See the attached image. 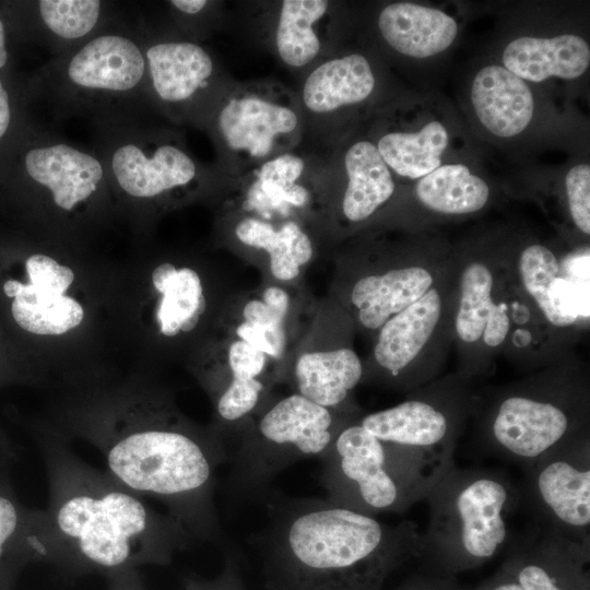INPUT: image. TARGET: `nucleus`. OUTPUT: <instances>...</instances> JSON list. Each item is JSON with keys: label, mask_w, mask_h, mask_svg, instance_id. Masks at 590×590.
Listing matches in <instances>:
<instances>
[{"label": "nucleus", "mask_w": 590, "mask_h": 590, "mask_svg": "<svg viewBox=\"0 0 590 590\" xmlns=\"http://www.w3.org/2000/svg\"><path fill=\"white\" fill-rule=\"evenodd\" d=\"M111 167L120 187L139 198L155 197L186 186L197 175L191 157L169 144L158 146L152 156L134 144L122 145L115 152Z\"/></svg>", "instance_id": "obj_12"}, {"label": "nucleus", "mask_w": 590, "mask_h": 590, "mask_svg": "<svg viewBox=\"0 0 590 590\" xmlns=\"http://www.w3.org/2000/svg\"><path fill=\"white\" fill-rule=\"evenodd\" d=\"M324 0H285L282 2L275 44L281 59L291 67L308 64L320 51L314 25L326 14Z\"/></svg>", "instance_id": "obj_28"}, {"label": "nucleus", "mask_w": 590, "mask_h": 590, "mask_svg": "<svg viewBox=\"0 0 590 590\" xmlns=\"http://www.w3.org/2000/svg\"><path fill=\"white\" fill-rule=\"evenodd\" d=\"M344 165L347 187L342 202L343 213L349 221L361 222L390 199L394 182L377 146L369 141L350 146Z\"/></svg>", "instance_id": "obj_22"}, {"label": "nucleus", "mask_w": 590, "mask_h": 590, "mask_svg": "<svg viewBox=\"0 0 590 590\" xmlns=\"http://www.w3.org/2000/svg\"><path fill=\"white\" fill-rule=\"evenodd\" d=\"M571 219L583 233H590V167L579 164L570 168L565 179Z\"/></svg>", "instance_id": "obj_34"}, {"label": "nucleus", "mask_w": 590, "mask_h": 590, "mask_svg": "<svg viewBox=\"0 0 590 590\" xmlns=\"http://www.w3.org/2000/svg\"><path fill=\"white\" fill-rule=\"evenodd\" d=\"M27 174L47 187L55 203L66 211L86 200L103 177L101 163L67 144L36 148L25 156Z\"/></svg>", "instance_id": "obj_11"}, {"label": "nucleus", "mask_w": 590, "mask_h": 590, "mask_svg": "<svg viewBox=\"0 0 590 590\" xmlns=\"http://www.w3.org/2000/svg\"><path fill=\"white\" fill-rule=\"evenodd\" d=\"M263 384L258 379L232 380L216 398V413L227 423L248 416L258 405Z\"/></svg>", "instance_id": "obj_33"}, {"label": "nucleus", "mask_w": 590, "mask_h": 590, "mask_svg": "<svg viewBox=\"0 0 590 590\" xmlns=\"http://www.w3.org/2000/svg\"><path fill=\"white\" fill-rule=\"evenodd\" d=\"M217 126L231 151L263 160L295 139L299 117L287 95L266 86H250L227 98L219 113Z\"/></svg>", "instance_id": "obj_8"}, {"label": "nucleus", "mask_w": 590, "mask_h": 590, "mask_svg": "<svg viewBox=\"0 0 590 590\" xmlns=\"http://www.w3.org/2000/svg\"><path fill=\"white\" fill-rule=\"evenodd\" d=\"M434 287L429 270L411 266L359 279L351 294L361 323L380 329L394 315L418 300Z\"/></svg>", "instance_id": "obj_16"}, {"label": "nucleus", "mask_w": 590, "mask_h": 590, "mask_svg": "<svg viewBox=\"0 0 590 590\" xmlns=\"http://www.w3.org/2000/svg\"><path fill=\"white\" fill-rule=\"evenodd\" d=\"M0 485V571L31 560L44 562V510H25Z\"/></svg>", "instance_id": "obj_27"}, {"label": "nucleus", "mask_w": 590, "mask_h": 590, "mask_svg": "<svg viewBox=\"0 0 590 590\" xmlns=\"http://www.w3.org/2000/svg\"><path fill=\"white\" fill-rule=\"evenodd\" d=\"M320 459L326 499L335 505L374 516L415 502L390 470L381 440L359 423L344 426Z\"/></svg>", "instance_id": "obj_5"}, {"label": "nucleus", "mask_w": 590, "mask_h": 590, "mask_svg": "<svg viewBox=\"0 0 590 590\" xmlns=\"http://www.w3.org/2000/svg\"><path fill=\"white\" fill-rule=\"evenodd\" d=\"M238 337L266 355L279 358L285 345L283 326L266 327L243 322L237 328Z\"/></svg>", "instance_id": "obj_37"}, {"label": "nucleus", "mask_w": 590, "mask_h": 590, "mask_svg": "<svg viewBox=\"0 0 590 590\" xmlns=\"http://www.w3.org/2000/svg\"><path fill=\"white\" fill-rule=\"evenodd\" d=\"M8 54L5 48V36L2 21L0 20V68L7 62Z\"/></svg>", "instance_id": "obj_49"}, {"label": "nucleus", "mask_w": 590, "mask_h": 590, "mask_svg": "<svg viewBox=\"0 0 590 590\" xmlns=\"http://www.w3.org/2000/svg\"><path fill=\"white\" fill-rule=\"evenodd\" d=\"M16 565L9 566L0 571V590H10L12 571Z\"/></svg>", "instance_id": "obj_47"}, {"label": "nucleus", "mask_w": 590, "mask_h": 590, "mask_svg": "<svg viewBox=\"0 0 590 590\" xmlns=\"http://www.w3.org/2000/svg\"><path fill=\"white\" fill-rule=\"evenodd\" d=\"M259 536L267 590H382L387 578L418 557L410 521L389 524L326 498L268 493Z\"/></svg>", "instance_id": "obj_2"}, {"label": "nucleus", "mask_w": 590, "mask_h": 590, "mask_svg": "<svg viewBox=\"0 0 590 590\" xmlns=\"http://www.w3.org/2000/svg\"><path fill=\"white\" fill-rule=\"evenodd\" d=\"M447 144V130L435 120L418 132H389L380 138L377 149L386 165L398 175L417 179L440 166Z\"/></svg>", "instance_id": "obj_25"}, {"label": "nucleus", "mask_w": 590, "mask_h": 590, "mask_svg": "<svg viewBox=\"0 0 590 590\" xmlns=\"http://www.w3.org/2000/svg\"><path fill=\"white\" fill-rule=\"evenodd\" d=\"M161 294L163 298L157 310L161 332L174 337L179 331L192 330L205 309L198 273L189 268L177 270Z\"/></svg>", "instance_id": "obj_29"}, {"label": "nucleus", "mask_w": 590, "mask_h": 590, "mask_svg": "<svg viewBox=\"0 0 590 590\" xmlns=\"http://www.w3.org/2000/svg\"><path fill=\"white\" fill-rule=\"evenodd\" d=\"M519 497L503 473L453 461L425 496L430 516L418 558L430 573L451 577L493 559L508 544L507 518Z\"/></svg>", "instance_id": "obj_3"}, {"label": "nucleus", "mask_w": 590, "mask_h": 590, "mask_svg": "<svg viewBox=\"0 0 590 590\" xmlns=\"http://www.w3.org/2000/svg\"><path fill=\"white\" fill-rule=\"evenodd\" d=\"M393 590H465L460 587L451 576L430 573L415 575L406 579Z\"/></svg>", "instance_id": "obj_39"}, {"label": "nucleus", "mask_w": 590, "mask_h": 590, "mask_svg": "<svg viewBox=\"0 0 590 590\" xmlns=\"http://www.w3.org/2000/svg\"><path fill=\"white\" fill-rule=\"evenodd\" d=\"M441 295L432 287L418 300L387 320L374 350L376 362L397 376L418 355L440 319Z\"/></svg>", "instance_id": "obj_17"}, {"label": "nucleus", "mask_w": 590, "mask_h": 590, "mask_svg": "<svg viewBox=\"0 0 590 590\" xmlns=\"http://www.w3.org/2000/svg\"><path fill=\"white\" fill-rule=\"evenodd\" d=\"M526 470V495L542 527L589 542L590 445L585 428Z\"/></svg>", "instance_id": "obj_7"}, {"label": "nucleus", "mask_w": 590, "mask_h": 590, "mask_svg": "<svg viewBox=\"0 0 590 590\" xmlns=\"http://www.w3.org/2000/svg\"><path fill=\"white\" fill-rule=\"evenodd\" d=\"M48 481L44 562L62 573L104 577L142 565H168L192 540L167 514L83 461L63 440L42 442Z\"/></svg>", "instance_id": "obj_1"}, {"label": "nucleus", "mask_w": 590, "mask_h": 590, "mask_svg": "<svg viewBox=\"0 0 590 590\" xmlns=\"http://www.w3.org/2000/svg\"><path fill=\"white\" fill-rule=\"evenodd\" d=\"M22 283L16 280H9L3 285V291L7 296L15 297L21 288Z\"/></svg>", "instance_id": "obj_48"}, {"label": "nucleus", "mask_w": 590, "mask_h": 590, "mask_svg": "<svg viewBox=\"0 0 590 590\" xmlns=\"http://www.w3.org/2000/svg\"><path fill=\"white\" fill-rule=\"evenodd\" d=\"M471 99L479 120L493 134L522 132L533 116V95L524 80L502 66H486L475 75Z\"/></svg>", "instance_id": "obj_10"}, {"label": "nucleus", "mask_w": 590, "mask_h": 590, "mask_svg": "<svg viewBox=\"0 0 590 590\" xmlns=\"http://www.w3.org/2000/svg\"><path fill=\"white\" fill-rule=\"evenodd\" d=\"M304 167V161L297 155L291 153L276 155L260 166L255 187L273 204H288V192L296 185Z\"/></svg>", "instance_id": "obj_32"}, {"label": "nucleus", "mask_w": 590, "mask_h": 590, "mask_svg": "<svg viewBox=\"0 0 590 590\" xmlns=\"http://www.w3.org/2000/svg\"><path fill=\"white\" fill-rule=\"evenodd\" d=\"M30 283L37 288L63 295L74 280V273L66 266L44 255H33L26 260Z\"/></svg>", "instance_id": "obj_35"}, {"label": "nucleus", "mask_w": 590, "mask_h": 590, "mask_svg": "<svg viewBox=\"0 0 590 590\" xmlns=\"http://www.w3.org/2000/svg\"><path fill=\"white\" fill-rule=\"evenodd\" d=\"M519 275L526 292L541 310L546 305L548 290L559 275V263L547 247L533 244L524 248L519 257Z\"/></svg>", "instance_id": "obj_31"}, {"label": "nucleus", "mask_w": 590, "mask_h": 590, "mask_svg": "<svg viewBox=\"0 0 590 590\" xmlns=\"http://www.w3.org/2000/svg\"><path fill=\"white\" fill-rule=\"evenodd\" d=\"M12 316L24 330L40 335H58L75 328L83 320V308L73 298L21 285L14 297Z\"/></svg>", "instance_id": "obj_26"}, {"label": "nucleus", "mask_w": 590, "mask_h": 590, "mask_svg": "<svg viewBox=\"0 0 590 590\" xmlns=\"http://www.w3.org/2000/svg\"><path fill=\"white\" fill-rule=\"evenodd\" d=\"M474 590H522L517 581L504 569H499L493 577L484 581Z\"/></svg>", "instance_id": "obj_43"}, {"label": "nucleus", "mask_w": 590, "mask_h": 590, "mask_svg": "<svg viewBox=\"0 0 590 590\" xmlns=\"http://www.w3.org/2000/svg\"><path fill=\"white\" fill-rule=\"evenodd\" d=\"M590 542L536 526L512 541L502 569L522 590H590Z\"/></svg>", "instance_id": "obj_9"}, {"label": "nucleus", "mask_w": 590, "mask_h": 590, "mask_svg": "<svg viewBox=\"0 0 590 590\" xmlns=\"http://www.w3.org/2000/svg\"><path fill=\"white\" fill-rule=\"evenodd\" d=\"M170 3L179 11L187 14L199 13L205 5V0H173Z\"/></svg>", "instance_id": "obj_46"}, {"label": "nucleus", "mask_w": 590, "mask_h": 590, "mask_svg": "<svg viewBox=\"0 0 590 590\" xmlns=\"http://www.w3.org/2000/svg\"><path fill=\"white\" fill-rule=\"evenodd\" d=\"M244 318L246 322L266 327H276L283 324L284 317L272 310L262 300H250L244 307Z\"/></svg>", "instance_id": "obj_40"}, {"label": "nucleus", "mask_w": 590, "mask_h": 590, "mask_svg": "<svg viewBox=\"0 0 590 590\" xmlns=\"http://www.w3.org/2000/svg\"><path fill=\"white\" fill-rule=\"evenodd\" d=\"M418 200L445 214H467L481 210L489 197L487 184L463 164L440 165L416 186Z\"/></svg>", "instance_id": "obj_24"}, {"label": "nucleus", "mask_w": 590, "mask_h": 590, "mask_svg": "<svg viewBox=\"0 0 590 590\" xmlns=\"http://www.w3.org/2000/svg\"><path fill=\"white\" fill-rule=\"evenodd\" d=\"M184 590H247L238 564L233 556H227L220 574L211 579L194 575L182 577Z\"/></svg>", "instance_id": "obj_38"}, {"label": "nucleus", "mask_w": 590, "mask_h": 590, "mask_svg": "<svg viewBox=\"0 0 590 590\" xmlns=\"http://www.w3.org/2000/svg\"><path fill=\"white\" fill-rule=\"evenodd\" d=\"M235 234L243 244L266 250L270 255L272 274L282 281L296 278L300 266L312 255L309 237L294 222L274 229L267 222L246 217L236 225Z\"/></svg>", "instance_id": "obj_23"}, {"label": "nucleus", "mask_w": 590, "mask_h": 590, "mask_svg": "<svg viewBox=\"0 0 590 590\" xmlns=\"http://www.w3.org/2000/svg\"><path fill=\"white\" fill-rule=\"evenodd\" d=\"M144 73V58L130 39L104 35L88 42L71 59L70 80L86 88L128 91Z\"/></svg>", "instance_id": "obj_13"}, {"label": "nucleus", "mask_w": 590, "mask_h": 590, "mask_svg": "<svg viewBox=\"0 0 590 590\" xmlns=\"http://www.w3.org/2000/svg\"><path fill=\"white\" fill-rule=\"evenodd\" d=\"M585 404L571 393L515 391L495 405L486 426L488 447L526 469L579 433Z\"/></svg>", "instance_id": "obj_6"}, {"label": "nucleus", "mask_w": 590, "mask_h": 590, "mask_svg": "<svg viewBox=\"0 0 590 590\" xmlns=\"http://www.w3.org/2000/svg\"><path fill=\"white\" fill-rule=\"evenodd\" d=\"M38 4L47 27L67 39L80 38L92 31L101 13L97 0H42Z\"/></svg>", "instance_id": "obj_30"}, {"label": "nucleus", "mask_w": 590, "mask_h": 590, "mask_svg": "<svg viewBox=\"0 0 590 590\" xmlns=\"http://www.w3.org/2000/svg\"><path fill=\"white\" fill-rule=\"evenodd\" d=\"M507 70L522 80L542 82L551 76L573 80L590 63V48L580 36L564 34L552 38L519 37L503 54Z\"/></svg>", "instance_id": "obj_14"}, {"label": "nucleus", "mask_w": 590, "mask_h": 590, "mask_svg": "<svg viewBox=\"0 0 590 590\" xmlns=\"http://www.w3.org/2000/svg\"><path fill=\"white\" fill-rule=\"evenodd\" d=\"M378 27L393 49L414 58H426L446 50L453 43L458 30L456 21L445 12L409 2L385 7Z\"/></svg>", "instance_id": "obj_15"}, {"label": "nucleus", "mask_w": 590, "mask_h": 590, "mask_svg": "<svg viewBox=\"0 0 590 590\" xmlns=\"http://www.w3.org/2000/svg\"><path fill=\"white\" fill-rule=\"evenodd\" d=\"M10 118L9 97L0 80V138L7 132Z\"/></svg>", "instance_id": "obj_45"}, {"label": "nucleus", "mask_w": 590, "mask_h": 590, "mask_svg": "<svg viewBox=\"0 0 590 590\" xmlns=\"http://www.w3.org/2000/svg\"><path fill=\"white\" fill-rule=\"evenodd\" d=\"M105 578L107 579V590H148L138 568L116 571Z\"/></svg>", "instance_id": "obj_41"}, {"label": "nucleus", "mask_w": 590, "mask_h": 590, "mask_svg": "<svg viewBox=\"0 0 590 590\" xmlns=\"http://www.w3.org/2000/svg\"><path fill=\"white\" fill-rule=\"evenodd\" d=\"M362 374L361 359L346 347L305 353L295 366L298 394L330 410L346 400Z\"/></svg>", "instance_id": "obj_20"}, {"label": "nucleus", "mask_w": 590, "mask_h": 590, "mask_svg": "<svg viewBox=\"0 0 590 590\" xmlns=\"http://www.w3.org/2000/svg\"><path fill=\"white\" fill-rule=\"evenodd\" d=\"M375 76L359 54L328 60L307 76L303 87L306 107L326 114L365 101L374 91Z\"/></svg>", "instance_id": "obj_19"}, {"label": "nucleus", "mask_w": 590, "mask_h": 590, "mask_svg": "<svg viewBox=\"0 0 590 590\" xmlns=\"http://www.w3.org/2000/svg\"><path fill=\"white\" fill-rule=\"evenodd\" d=\"M267 306L285 317L288 308V296L285 291L280 287L271 286L263 292V300Z\"/></svg>", "instance_id": "obj_42"}, {"label": "nucleus", "mask_w": 590, "mask_h": 590, "mask_svg": "<svg viewBox=\"0 0 590 590\" xmlns=\"http://www.w3.org/2000/svg\"><path fill=\"white\" fill-rule=\"evenodd\" d=\"M228 364L232 371L229 382L232 380L257 379L266 365V354L249 343L239 340L234 342L229 347Z\"/></svg>", "instance_id": "obj_36"}, {"label": "nucleus", "mask_w": 590, "mask_h": 590, "mask_svg": "<svg viewBox=\"0 0 590 590\" xmlns=\"http://www.w3.org/2000/svg\"><path fill=\"white\" fill-rule=\"evenodd\" d=\"M153 86L167 102L190 98L211 76L213 62L199 45L188 42L160 43L146 51Z\"/></svg>", "instance_id": "obj_21"}, {"label": "nucleus", "mask_w": 590, "mask_h": 590, "mask_svg": "<svg viewBox=\"0 0 590 590\" xmlns=\"http://www.w3.org/2000/svg\"><path fill=\"white\" fill-rule=\"evenodd\" d=\"M341 429L330 409L298 393L283 398L227 451L228 491L263 500L279 473L299 460L321 458Z\"/></svg>", "instance_id": "obj_4"}, {"label": "nucleus", "mask_w": 590, "mask_h": 590, "mask_svg": "<svg viewBox=\"0 0 590 590\" xmlns=\"http://www.w3.org/2000/svg\"><path fill=\"white\" fill-rule=\"evenodd\" d=\"M177 269L170 263L158 266L152 274V280L155 288L162 293L167 282L176 274Z\"/></svg>", "instance_id": "obj_44"}, {"label": "nucleus", "mask_w": 590, "mask_h": 590, "mask_svg": "<svg viewBox=\"0 0 590 590\" xmlns=\"http://www.w3.org/2000/svg\"><path fill=\"white\" fill-rule=\"evenodd\" d=\"M493 287L494 276L486 264L475 261L465 267L456 315V332L463 342L483 340L496 347L506 340L510 328L507 306L495 303Z\"/></svg>", "instance_id": "obj_18"}]
</instances>
